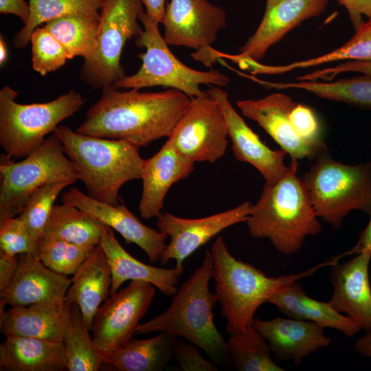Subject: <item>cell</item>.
<instances>
[{
	"mask_svg": "<svg viewBox=\"0 0 371 371\" xmlns=\"http://www.w3.org/2000/svg\"><path fill=\"white\" fill-rule=\"evenodd\" d=\"M139 90L102 88L100 99L89 107L76 131L126 141L139 147L168 137L191 99L175 89L157 92Z\"/></svg>",
	"mask_w": 371,
	"mask_h": 371,
	"instance_id": "cell-1",
	"label": "cell"
},
{
	"mask_svg": "<svg viewBox=\"0 0 371 371\" xmlns=\"http://www.w3.org/2000/svg\"><path fill=\"white\" fill-rule=\"evenodd\" d=\"M213 278L210 251L205 252L200 267L177 289L169 307L145 323L139 324L135 334L165 333L181 337L201 348L216 364L231 361L227 341L214 323L215 293L210 290Z\"/></svg>",
	"mask_w": 371,
	"mask_h": 371,
	"instance_id": "cell-2",
	"label": "cell"
},
{
	"mask_svg": "<svg viewBox=\"0 0 371 371\" xmlns=\"http://www.w3.org/2000/svg\"><path fill=\"white\" fill-rule=\"evenodd\" d=\"M298 160L291 159L286 172L265 184L246 221L251 237L267 238L284 254L298 251L306 237L316 236L322 225L304 181L297 176Z\"/></svg>",
	"mask_w": 371,
	"mask_h": 371,
	"instance_id": "cell-3",
	"label": "cell"
},
{
	"mask_svg": "<svg viewBox=\"0 0 371 371\" xmlns=\"http://www.w3.org/2000/svg\"><path fill=\"white\" fill-rule=\"evenodd\" d=\"M210 254L213 262L215 295L226 319V332L234 335L251 326L257 309L283 284L313 276L322 267L337 262L334 258L304 271L269 277L252 265L236 258L223 237L213 242Z\"/></svg>",
	"mask_w": 371,
	"mask_h": 371,
	"instance_id": "cell-4",
	"label": "cell"
},
{
	"mask_svg": "<svg viewBox=\"0 0 371 371\" xmlns=\"http://www.w3.org/2000/svg\"><path fill=\"white\" fill-rule=\"evenodd\" d=\"M54 133L93 199L117 205L122 186L141 179L144 159L139 146L124 140L84 135L63 125Z\"/></svg>",
	"mask_w": 371,
	"mask_h": 371,
	"instance_id": "cell-5",
	"label": "cell"
},
{
	"mask_svg": "<svg viewBox=\"0 0 371 371\" xmlns=\"http://www.w3.org/2000/svg\"><path fill=\"white\" fill-rule=\"evenodd\" d=\"M302 178L318 218L333 228L352 210L371 212V161L355 165L333 159L324 151Z\"/></svg>",
	"mask_w": 371,
	"mask_h": 371,
	"instance_id": "cell-6",
	"label": "cell"
},
{
	"mask_svg": "<svg viewBox=\"0 0 371 371\" xmlns=\"http://www.w3.org/2000/svg\"><path fill=\"white\" fill-rule=\"evenodd\" d=\"M144 30L135 38L137 47L145 48L138 57L142 60L139 70L125 76L113 86L116 89H137L164 87L179 90L190 99L205 95L201 85L225 87L229 78L218 70L200 71L179 60L161 36L159 24L144 12L140 16Z\"/></svg>",
	"mask_w": 371,
	"mask_h": 371,
	"instance_id": "cell-7",
	"label": "cell"
},
{
	"mask_svg": "<svg viewBox=\"0 0 371 371\" xmlns=\"http://www.w3.org/2000/svg\"><path fill=\"white\" fill-rule=\"evenodd\" d=\"M17 95L8 85L0 90V145L12 159L24 158L36 150L48 134L86 102L73 89L43 103L21 104L16 101Z\"/></svg>",
	"mask_w": 371,
	"mask_h": 371,
	"instance_id": "cell-8",
	"label": "cell"
},
{
	"mask_svg": "<svg viewBox=\"0 0 371 371\" xmlns=\"http://www.w3.org/2000/svg\"><path fill=\"white\" fill-rule=\"evenodd\" d=\"M0 177V222L19 215L25 201L38 188L80 180L75 165L54 133L19 161L1 154Z\"/></svg>",
	"mask_w": 371,
	"mask_h": 371,
	"instance_id": "cell-9",
	"label": "cell"
},
{
	"mask_svg": "<svg viewBox=\"0 0 371 371\" xmlns=\"http://www.w3.org/2000/svg\"><path fill=\"white\" fill-rule=\"evenodd\" d=\"M144 12L140 0H103L96 49L84 60L79 76L81 81L94 89H102L126 76L121 55L126 41L142 32L138 20Z\"/></svg>",
	"mask_w": 371,
	"mask_h": 371,
	"instance_id": "cell-10",
	"label": "cell"
},
{
	"mask_svg": "<svg viewBox=\"0 0 371 371\" xmlns=\"http://www.w3.org/2000/svg\"><path fill=\"white\" fill-rule=\"evenodd\" d=\"M228 131L220 104L207 93L194 98L167 141L194 163H214L226 152Z\"/></svg>",
	"mask_w": 371,
	"mask_h": 371,
	"instance_id": "cell-11",
	"label": "cell"
},
{
	"mask_svg": "<svg viewBox=\"0 0 371 371\" xmlns=\"http://www.w3.org/2000/svg\"><path fill=\"white\" fill-rule=\"evenodd\" d=\"M155 293L153 284L131 280L126 287L103 302L96 311L90 329L95 345L102 355L115 352L130 342Z\"/></svg>",
	"mask_w": 371,
	"mask_h": 371,
	"instance_id": "cell-12",
	"label": "cell"
},
{
	"mask_svg": "<svg viewBox=\"0 0 371 371\" xmlns=\"http://www.w3.org/2000/svg\"><path fill=\"white\" fill-rule=\"evenodd\" d=\"M252 203L245 201L225 212L199 218H186L168 212L161 213L157 221L159 231L170 238L163 251L160 262L165 265L175 260L176 267H183V262L199 247L225 229L246 222Z\"/></svg>",
	"mask_w": 371,
	"mask_h": 371,
	"instance_id": "cell-13",
	"label": "cell"
},
{
	"mask_svg": "<svg viewBox=\"0 0 371 371\" xmlns=\"http://www.w3.org/2000/svg\"><path fill=\"white\" fill-rule=\"evenodd\" d=\"M161 23L168 45L202 52L211 47L225 27L226 12L208 0H170Z\"/></svg>",
	"mask_w": 371,
	"mask_h": 371,
	"instance_id": "cell-14",
	"label": "cell"
},
{
	"mask_svg": "<svg viewBox=\"0 0 371 371\" xmlns=\"http://www.w3.org/2000/svg\"><path fill=\"white\" fill-rule=\"evenodd\" d=\"M328 2L329 0H267L258 28L240 47L239 54L227 55L214 50V56L216 59L225 56L234 62L241 59L258 62L271 46L290 31L303 21L323 13Z\"/></svg>",
	"mask_w": 371,
	"mask_h": 371,
	"instance_id": "cell-15",
	"label": "cell"
},
{
	"mask_svg": "<svg viewBox=\"0 0 371 371\" xmlns=\"http://www.w3.org/2000/svg\"><path fill=\"white\" fill-rule=\"evenodd\" d=\"M296 104L291 97L280 92L257 100H240L236 102L241 113L257 122L291 159H313L328 148L323 140L308 142L295 133L289 113Z\"/></svg>",
	"mask_w": 371,
	"mask_h": 371,
	"instance_id": "cell-16",
	"label": "cell"
},
{
	"mask_svg": "<svg viewBox=\"0 0 371 371\" xmlns=\"http://www.w3.org/2000/svg\"><path fill=\"white\" fill-rule=\"evenodd\" d=\"M61 201L87 212L115 230L126 244L137 245L146 253L150 262L160 260L168 236L142 223L123 203L117 205L103 203L75 187L64 192Z\"/></svg>",
	"mask_w": 371,
	"mask_h": 371,
	"instance_id": "cell-17",
	"label": "cell"
},
{
	"mask_svg": "<svg viewBox=\"0 0 371 371\" xmlns=\"http://www.w3.org/2000/svg\"><path fill=\"white\" fill-rule=\"evenodd\" d=\"M207 92L220 104L223 111L236 159L253 166L262 175L267 184L279 180L289 168L284 163L286 153L282 149L273 150L265 144L234 109L228 94L221 88L210 87Z\"/></svg>",
	"mask_w": 371,
	"mask_h": 371,
	"instance_id": "cell-18",
	"label": "cell"
},
{
	"mask_svg": "<svg viewBox=\"0 0 371 371\" xmlns=\"http://www.w3.org/2000/svg\"><path fill=\"white\" fill-rule=\"evenodd\" d=\"M71 284V278L47 267L34 254H21L12 279L0 291L1 303L27 306L63 301Z\"/></svg>",
	"mask_w": 371,
	"mask_h": 371,
	"instance_id": "cell-19",
	"label": "cell"
},
{
	"mask_svg": "<svg viewBox=\"0 0 371 371\" xmlns=\"http://www.w3.org/2000/svg\"><path fill=\"white\" fill-rule=\"evenodd\" d=\"M371 255L361 253L353 259L332 265L333 294L330 303L340 313L357 322L367 332L371 330V288L369 264Z\"/></svg>",
	"mask_w": 371,
	"mask_h": 371,
	"instance_id": "cell-20",
	"label": "cell"
},
{
	"mask_svg": "<svg viewBox=\"0 0 371 371\" xmlns=\"http://www.w3.org/2000/svg\"><path fill=\"white\" fill-rule=\"evenodd\" d=\"M194 165L168 141L153 156L144 159L141 178L143 188L138 205L142 218H157L161 214L169 189L175 183L189 176Z\"/></svg>",
	"mask_w": 371,
	"mask_h": 371,
	"instance_id": "cell-21",
	"label": "cell"
},
{
	"mask_svg": "<svg viewBox=\"0 0 371 371\" xmlns=\"http://www.w3.org/2000/svg\"><path fill=\"white\" fill-rule=\"evenodd\" d=\"M252 325L267 340L276 359H291L295 366L331 342L324 327L308 321L291 317L255 318Z\"/></svg>",
	"mask_w": 371,
	"mask_h": 371,
	"instance_id": "cell-22",
	"label": "cell"
},
{
	"mask_svg": "<svg viewBox=\"0 0 371 371\" xmlns=\"http://www.w3.org/2000/svg\"><path fill=\"white\" fill-rule=\"evenodd\" d=\"M0 331L9 335L62 342L70 322V304L65 300L10 306L0 303Z\"/></svg>",
	"mask_w": 371,
	"mask_h": 371,
	"instance_id": "cell-23",
	"label": "cell"
},
{
	"mask_svg": "<svg viewBox=\"0 0 371 371\" xmlns=\"http://www.w3.org/2000/svg\"><path fill=\"white\" fill-rule=\"evenodd\" d=\"M100 245L104 249L111 270L110 295L116 293L128 280H140L153 284L167 296L177 291L183 267L164 269L142 262L131 256L118 242L113 229L105 225Z\"/></svg>",
	"mask_w": 371,
	"mask_h": 371,
	"instance_id": "cell-24",
	"label": "cell"
},
{
	"mask_svg": "<svg viewBox=\"0 0 371 371\" xmlns=\"http://www.w3.org/2000/svg\"><path fill=\"white\" fill-rule=\"evenodd\" d=\"M289 317L317 324L324 328H332L350 337L362 327L351 317L337 311L330 302H321L309 297L298 280L281 286L269 299Z\"/></svg>",
	"mask_w": 371,
	"mask_h": 371,
	"instance_id": "cell-25",
	"label": "cell"
},
{
	"mask_svg": "<svg viewBox=\"0 0 371 371\" xmlns=\"http://www.w3.org/2000/svg\"><path fill=\"white\" fill-rule=\"evenodd\" d=\"M111 282L108 258L98 244L73 275L65 295L67 303L75 302L79 306L89 330L96 311L110 294Z\"/></svg>",
	"mask_w": 371,
	"mask_h": 371,
	"instance_id": "cell-26",
	"label": "cell"
},
{
	"mask_svg": "<svg viewBox=\"0 0 371 371\" xmlns=\"http://www.w3.org/2000/svg\"><path fill=\"white\" fill-rule=\"evenodd\" d=\"M0 370H67L63 343L30 337L7 335L0 345Z\"/></svg>",
	"mask_w": 371,
	"mask_h": 371,
	"instance_id": "cell-27",
	"label": "cell"
},
{
	"mask_svg": "<svg viewBox=\"0 0 371 371\" xmlns=\"http://www.w3.org/2000/svg\"><path fill=\"white\" fill-rule=\"evenodd\" d=\"M177 338L162 332L148 339L133 338L123 348L103 355L104 365L119 371H161L174 357Z\"/></svg>",
	"mask_w": 371,
	"mask_h": 371,
	"instance_id": "cell-28",
	"label": "cell"
},
{
	"mask_svg": "<svg viewBox=\"0 0 371 371\" xmlns=\"http://www.w3.org/2000/svg\"><path fill=\"white\" fill-rule=\"evenodd\" d=\"M104 227L87 212L63 203L54 205L42 236L95 246L100 244Z\"/></svg>",
	"mask_w": 371,
	"mask_h": 371,
	"instance_id": "cell-29",
	"label": "cell"
},
{
	"mask_svg": "<svg viewBox=\"0 0 371 371\" xmlns=\"http://www.w3.org/2000/svg\"><path fill=\"white\" fill-rule=\"evenodd\" d=\"M28 3L30 17L12 38V45L16 49L26 47L33 31L49 21L70 15L99 21L103 0H28Z\"/></svg>",
	"mask_w": 371,
	"mask_h": 371,
	"instance_id": "cell-30",
	"label": "cell"
},
{
	"mask_svg": "<svg viewBox=\"0 0 371 371\" xmlns=\"http://www.w3.org/2000/svg\"><path fill=\"white\" fill-rule=\"evenodd\" d=\"M79 306L70 304V322L63 339L69 371H98L104 366L103 355L89 334Z\"/></svg>",
	"mask_w": 371,
	"mask_h": 371,
	"instance_id": "cell-31",
	"label": "cell"
},
{
	"mask_svg": "<svg viewBox=\"0 0 371 371\" xmlns=\"http://www.w3.org/2000/svg\"><path fill=\"white\" fill-rule=\"evenodd\" d=\"M62 44L69 59L90 58L95 52L99 21L83 16L70 15L58 18L43 25Z\"/></svg>",
	"mask_w": 371,
	"mask_h": 371,
	"instance_id": "cell-32",
	"label": "cell"
},
{
	"mask_svg": "<svg viewBox=\"0 0 371 371\" xmlns=\"http://www.w3.org/2000/svg\"><path fill=\"white\" fill-rule=\"evenodd\" d=\"M227 346L238 371L284 370L274 362L268 342L253 325L230 335Z\"/></svg>",
	"mask_w": 371,
	"mask_h": 371,
	"instance_id": "cell-33",
	"label": "cell"
},
{
	"mask_svg": "<svg viewBox=\"0 0 371 371\" xmlns=\"http://www.w3.org/2000/svg\"><path fill=\"white\" fill-rule=\"evenodd\" d=\"M371 61V18L363 21L355 34L344 45L325 54L286 65H269L270 74H281L292 70L314 67L339 60Z\"/></svg>",
	"mask_w": 371,
	"mask_h": 371,
	"instance_id": "cell-34",
	"label": "cell"
},
{
	"mask_svg": "<svg viewBox=\"0 0 371 371\" xmlns=\"http://www.w3.org/2000/svg\"><path fill=\"white\" fill-rule=\"evenodd\" d=\"M95 246L42 236L36 243L34 255L47 267L68 276L76 273Z\"/></svg>",
	"mask_w": 371,
	"mask_h": 371,
	"instance_id": "cell-35",
	"label": "cell"
},
{
	"mask_svg": "<svg viewBox=\"0 0 371 371\" xmlns=\"http://www.w3.org/2000/svg\"><path fill=\"white\" fill-rule=\"evenodd\" d=\"M71 184L61 181L45 185L34 190L25 201L19 216L36 245L44 232L56 199Z\"/></svg>",
	"mask_w": 371,
	"mask_h": 371,
	"instance_id": "cell-36",
	"label": "cell"
},
{
	"mask_svg": "<svg viewBox=\"0 0 371 371\" xmlns=\"http://www.w3.org/2000/svg\"><path fill=\"white\" fill-rule=\"evenodd\" d=\"M30 43L32 67L41 76L56 71L69 59L62 44L43 26L33 31Z\"/></svg>",
	"mask_w": 371,
	"mask_h": 371,
	"instance_id": "cell-37",
	"label": "cell"
},
{
	"mask_svg": "<svg viewBox=\"0 0 371 371\" xmlns=\"http://www.w3.org/2000/svg\"><path fill=\"white\" fill-rule=\"evenodd\" d=\"M36 244L19 216L0 222V253L14 257L21 254H34Z\"/></svg>",
	"mask_w": 371,
	"mask_h": 371,
	"instance_id": "cell-38",
	"label": "cell"
},
{
	"mask_svg": "<svg viewBox=\"0 0 371 371\" xmlns=\"http://www.w3.org/2000/svg\"><path fill=\"white\" fill-rule=\"evenodd\" d=\"M289 120L295 133L303 139L311 142L322 141L318 119L310 107L297 103L289 113Z\"/></svg>",
	"mask_w": 371,
	"mask_h": 371,
	"instance_id": "cell-39",
	"label": "cell"
},
{
	"mask_svg": "<svg viewBox=\"0 0 371 371\" xmlns=\"http://www.w3.org/2000/svg\"><path fill=\"white\" fill-rule=\"evenodd\" d=\"M174 357L179 361L184 371H217L219 370L216 363L205 359L200 353L199 347L186 342L179 337L174 346Z\"/></svg>",
	"mask_w": 371,
	"mask_h": 371,
	"instance_id": "cell-40",
	"label": "cell"
},
{
	"mask_svg": "<svg viewBox=\"0 0 371 371\" xmlns=\"http://www.w3.org/2000/svg\"><path fill=\"white\" fill-rule=\"evenodd\" d=\"M357 72L371 77V61L348 60L334 67L315 71L297 77V80H331L343 72Z\"/></svg>",
	"mask_w": 371,
	"mask_h": 371,
	"instance_id": "cell-41",
	"label": "cell"
},
{
	"mask_svg": "<svg viewBox=\"0 0 371 371\" xmlns=\"http://www.w3.org/2000/svg\"><path fill=\"white\" fill-rule=\"evenodd\" d=\"M346 93L350 104L362 109H371V77L363 74L350 78Z\"/></svg>",
	"mask_w": 371,
	"mask_h": 371,
	"instance_id": "cell-42",
	"label": "cell"
},
{
	"mask_svg": "<svg viewBox=\"0 0 371 371\" xmlns=\"http://www.w3.org/2000/svg\"><path fill=\"white\" fill-rule=\"evenodd\" d=\"M348 11L355 30L364 21L363 16L371 18V0H337Z\"/></svg>",
	"mask_w": 371,
	"mask_h": 371,
	"instance_id": "cell-43",
	"label": "cell"
},
{
	"mask_svg": "<svg viewBox=\"0 0 371 371\" xmlns=\"http://www.w3.org/2000/svg\"><path fill=\"white\" fill-rule=\"evenodd\" d=\"M0 13L16 15L24 24L30 17V4L25 0H0Z\"/></svg>",
	"mask_w": 371,
	"mask_h": 371,
	"instance_id": "cell-44",
	"label": "cell"
},
{
	"mask_svg": "<svg viewBox=\"0 0 371 371\" xmlns=\"http://www.w3.org/2000/svg\"><path fill=\"white\" fill-rule=\"evenodd\" d=\"M18 266V256H7L0 253V291L5 288L12 279Z\"/></svg>",
	"mask_w": 371,
	"mask_h": 371,
	"instance_id": "cell-45",
	"label": "cell"
},
{
	"mask_svg": "<svg viewBox=\"0 0 371 371\" xmlns=\"http://www.w3.org/2000/svg\"><path fill=\"white\" fill-rule=\"evenodd\" d=\"M370 219L366 227L362 232L356 245L348 251L342 254L341 257L354 254L365 253L371 255V212Z\"/></svg>",
	"mask_w": 371,
	"mask_h": 371,
	"instance_id": "cell-46",
	"label": "cell"
},
{
	"mask_svg": "<svg viewBox=\"0 0 371 371\" xmlns=\"http://www.w3.org/2000/svg\"><path fill=\"white\" fill-rule=\"evenodd\" d=\"M146 14L157 23H161L164 17L167 0H140Z\"/></svg>",
	"mask_w": 371,
	"mask_h": 371,
	"instance_id": "cell-47",
	"label": "cell"
},
{
	"mask_svg": "<svg viewBox=\"0 0 371 371\" xmlns=\"http://www.w3.org/2000/svg\"><path fill=\"white\" fill-rule=\"evenodd\" d=\"M355 346L359 354L371 358V330L368 331L366 335L358 339Z\"/></svg>",
	"mask_w": 371,
	"mask_h": 371,
	"instance_id": "cell-48",
	"label": "cell"
},
{
	"mask_svg": "<svg viewBox=\"0 0 371 371\" xmlns=\"http://www.w3.org/2000/svg\"><path fill=\"white\" fill-rule=\"evenodd\" d=\"M8 48L3 37H0V65L3 66L8 59Z\"/></svg>",
	"mask_w": 371,
	"mask_h": 371,
	"instance_id": "cell-49",
	"label": "cell"
}]
</instances>
